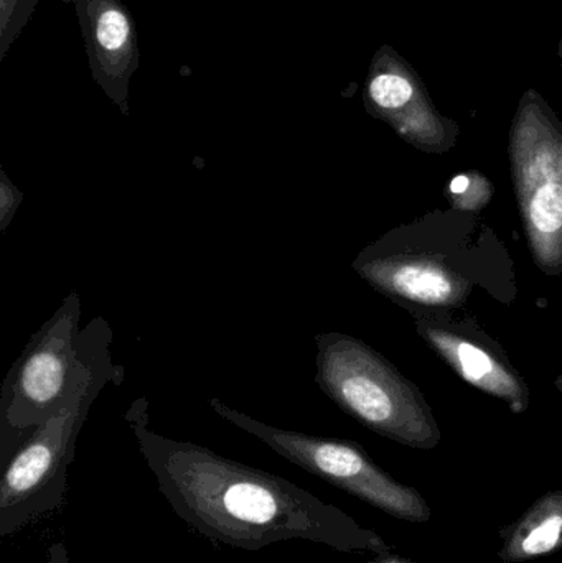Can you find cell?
<instances>
[{"label": "cell", "instance_id": "cell-1", "mask_svg": "<svg viewBox=\"0 0 562 563\" xmlns=\"http://www.w3.org/2000/svg\"><path fill=\"white\" fill-rule=\"evenodd\" d=\"M147 407L135 400L125 420L168 505L205 538L251 552L296 539L342 552L386 551L375 532L294 483L155 433Z\"/></svg>", "mask_w": 562, "mask_h": 563}, {"label": "cell", "instance_id": "cell-2", "mask_svg": "<svg viewBox=\"0 0 562 563\" xmlns=\"http://www.w3.org/2000/svg\"><path fill=\"white\" fill-rule=\"evenodd\" d=\"M81 298L69 291L10 367L0 393L3 433L29 439L112 360L108 320L81 328Z\"/></svg>", "mask_w": 562, "mask_h": 563}, {"label": "cell", "instance_id": "cell-3", "mask_svg": "<svg viewBox=\"0 0 562 563\" xmlns=\"http://www.w3.org/2000/svg\"><path fill=\"white\" fill-rule=\"evenodd\" d=\"M316 346V383L343 412L403 445H439L441 430L425 397L382 354L343 333L317 334Z\"/></svg>", "mask_w": 562, "mask_h": 563}, {"label": "cell", "instance_id": "cell-4", "mask_svg": "<svg viewBox=\"0 0 562 563\" xmlns=\"http://www.w3.org/2000/svg\"><path fill=\"white\" fill-rule=\"evenodd\" d=\"M510 164L521 220L538 267L562 273V122L528 89L510 129Z\"/></svg>", "mask_w": 562, "mask_h": 563}, {"label": "cell", "instance_id": "cell-5", "mask_svg": "<svg viewBox=\"0 0 562 563\" xmlns=\"http://www.w3.org/2000/svg\"><path fill=\"white\" fill-rule=\"evenodd\" d=\"M210 407L221 419L256 437L277 455L386 515L411 522L431 518V509L416 489L396 483L355 443L277 429L227 406L217 397L210 399Z\"/></svg>", "mask_w": 562, "mask_h": 563}, {"label": "cell", "instance_id": "cell-6", "mask_svg": "<svg viewBox=\"0 0 562 563\" xmlns=\"http://www.w3.org/2000/svg\"><path fill=\"white\" fill-rule=\"evenodd\" d=\"M454 260L449 244L429 243L422 227L398 228L366 246L353 271L405 307L459 308L482 279Z\"/></svg>", "mask_w": 562, "mask_h": 563}, {"label": "cell", "instance_id": "cell-7", "mask_svg": "<svg viewBox=\"0 0 562 563\" xmlns=\"http://www.w3.org/2000/svg\"><path fill=\"white\" fill-rule=\"evenodd\" d=\"M122 380L124 367L109 361L62 410L45 420L20 445L0 483V511L3 516L62 475L73 459L76 440L92 404L108 384L119 387Z\"/></svg>", "mask_w": 562, "mask_h": 563}, {"label": "cell", "instance_id": "cell-8", "mask_svg": "<svg viewBox=\"0 0 562 563\" xmlns=\"http://www.w3.org/2000/svg\"><path fill=\"white\" fill-rule=\"evenodd\" d=\"M365 104L419 151L444 154L458 142V122L436 109L415 66L393 46H382L373 58Z\"/></svg>", "mask_w": 562, "mask_h": 563}, {"label": "cell", "instance_id": "cell-9", "mask_svg": "<svg viewBox=\"0 0 562 563\" xmlns=\"http://www.w3.org/2000/svg\"><path fill=\"white\" fill-rule=\"evenodd\" d=\"M421 336L444 357L445 363L469 384L510 404L515 412L528 407V387L507 360L492 344L451 324L419 318Z\"/></svg>", "mask_w": 562, "mask_h": 563}, {"label": "cell", "instance_id": "cell-10", "mask_svg": "<svg viewBox=\"0 0 562 563\" xmlns=\"http://www.w3.org/2000/svg\"><path fill=\"white\" fill-rule=\"evenodd\" d=\"M562 545V492L538 499L524 518L508 528L500 558L505 562H525L551 554Z\"/></svg>", "mask_w": 562, "mask_h": 563}, {"label": "cell", "instance_id": "cell-11", "mask_svg": "<svg viewBox=\"0 0 562 563\" xmlns=\"http://www.w3.org/2000/svg\"><path fill=\"white\" fill-rule=\"evenodd\" d=\"M449 194L459 210H481L492 198L491 184L481 175L461 174L452 178L449 185Z\"/></svg>", "mask_w": 562, "mask_h": 563}, {"label": "cell", "instance_id": "cell-12", "mask_svg": "<svg viewBox=\"0 0 562 563\" xmlns=\"http://www.w3.org/2000/svg\"><path fill=\"white\" fill-rule=\"evenodd\" d=\"M129 20L124 13L118 9H108L99 16L98 25H96V38L99 46L106 52H118L128 42Z\"/></svg>", "mask_w": 562, "mask_h": 563}, {"label": "cell", "instance_id": "cell-13", "mask_svg": "<svg viewBox=\"0 0 562 563\" xmlns=\"http://www.w3.org/2000/svg\"><path fill=\"white\" fill-rule=\"evenodd\" d=\"M23 191L20 190L3 168H0V233H5L22 205Z\"/></svg>", "mask_w": 562, "mask_h": 563}, {"label": "cell", "instance_id": "cell-14", "mask_svg": "<svg viewBox=\"0 0 562 563\" xmlns=\"http://www.w3.org/2000/svg\"><path fill=\"white\" fill-rule=\"evenodd\" d=\"M558 53H560V58H561V63H562V40L560 42V52H558Z\"/></svg>", "mask_w": 562, "mask_h": 563}, {"label": "cell", "instance_id": "cell-15", "mask_svg": "<svg viewBox=\"0 0 562 563\" xmlns=\"http://www.w3.org/2000/svg\"><path fill=\"white\" fill-rule=\"evenodd\" d=\"M386 563H408V562H403V561H389V562H386Z\"/></svg>", "mask_w": 562, "mask_h": 563}]
</instances>
